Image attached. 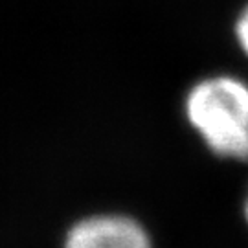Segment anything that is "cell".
<instances>
[{
  "label": "cell",
  "mask_w": 248,
  "mask_h": 248,
  "mask_svg": "<svg viewBox=\"0 0 248 248\" xmlns=\"http://www.w3.org/2000/svg\"><path fill=\"white\" fill-rule=\"evenodd\" d=\"M184 116L208 151L248 162V83L232 74L199 79L184 98Z\"/></svg>",
  "instance_id": "6da1fadb"
},
{
  "label": "cell",
  "mask_w": 248,
  "mask_h": 248,
  "mask_svg": "<svg viewBox=\"0 0 248 248\" xmlns=\"http://www.w3.org/2000/svg\"><path fill=\"white\" fill-rule=\"evenodd\" d=\"M62 248H155L138 219L125 213H96L72 226Z\"/></svg>",
  "instance_id": "7a4b0ae2"
},
{
  "label": "cell",
  "mask_w": 248,
  "mask_h": 248,
  "mask_svg": "<svg viewBox=\"0 0 248 248\" xmlns=\"http://www.w3.org/2000/svg\"><path fill=\"white\" fill-rule=\"evenodd\" d=\"M233 35H235V43L241 48V52L248 57V4H245V8L241 9L235 18Z\"/></svg>",
  "instance_id": "3957f363"
},
{
  "label": "cell",
  "mask_w": 248,
  "mask_h": 248,
  "mask_svg": "<svg viewBox=\"0 0 248 248\" xmlns=\"http://www.w3.org/2000/svg\"><path fill=\"white\" fill-rule=\"evenodd\" d=\"M243 213H245V221L248 224V193H247V199H245V206H243Z\"/></svg>",
  "instance_id": "277c9868"
}]
</instances>
